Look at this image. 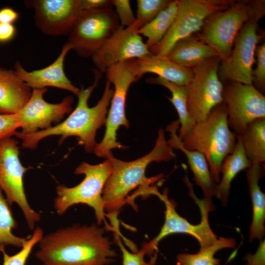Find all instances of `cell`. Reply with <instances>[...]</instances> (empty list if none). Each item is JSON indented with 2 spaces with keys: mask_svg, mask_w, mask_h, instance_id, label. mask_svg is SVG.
<instances>
[{
  "mask_svg": "<svg viewBox=\"0 0 265 265\" xmlns=\"http://www.w3.org/2000/svg\"><path fill=\"white\" fill-rule=\"evenodd\" d=\"M106 228L73 224L43 235L35 255L42 265H109L118 256Z\"/></svg>",
  "mask_w": 265,
  "mask_h": 265,
  "instance_id": "1",
  "label": "cell"
},
{
  "mask_svg": "<svg viewBox=\"0 0 265 265\" xmlns=\"http://www.w3.org/2000/svg\"><path fill=\"white\" fill-rule=\"evenodd\" d=\"M93 71L95 74L93 83L87 88L82 87L80 89L77 95V105L64 121L30 134H23L20 132H15L16 136L22 140L23 148L34 149L41 140L51 136H59V144L68 137L75 136L79 144L84 147L86 152H94L97 144L96 132L105 125L107 108L113 95V89L111 87L110 81L107 80L101 98L95 106L89 107L88 105L89 98L98 85L102 75V73L97 69Z\"/></svg>",
  "mask_w": 265,
  "mask_h": 265,
  "instance_id": "2",
  "label": "cell"
},
{
  "mask_svg": "<svg viewBox=\"0 0 265 265\" xmlns=\"http://www.w3.org/2000/svg\"><path fill=\"white\" fill-rule=\"evenodd\" d=\"M175 158L173 149L168 144L162 128L158 131L153 149L145 156L131 161L120 160L113 155L110 156L107 159L111 161L112 171L102 194L106 215H117L122 207L128 204L129 193L137 187L141 196L152 195L156 187L152 185L163 176L147 177L145 174L147 166L154 161H169Z\"/></svg>",
  "mask_w": 265,
  "mask_h": 265,
  "instance_id": "3",
  "label": "cell"
},
{
  "mask_svg": "<svg viewBox=\"0 0 265 265\" xmlns=\"http://www.w3.org/2000/svg\"><path fill=\"white\" fill-rule=\"evenodd\" d=\"M237 137L229 127L226 106L223 102L213 108L205 120L195 123L182 140L186 148L204 155L217 184L222 164L234 151Z\"/></svg>",
  "mask_w": 265,
  "mask_h": 265,
  "instance_id": "4",
  "label": "cell"
},
{
  "mask_svg": "<svg viewBox=\"0 0 265 265\" xmlns=\"http://www.w3.org/2000/svg\"><path fill=\"white\" fill-rule=\"evenodd\" d=\"M111 171L112 165L108 159L97 164L85 161L80 163L74 172L76 175H84L79 184L73 187L59 185L56 187L53 207L56 213L62 215L72 206L85 204L93 209L97 224L101 225L106 221V216L103 191Z\"/></svg>",
  "mask_w": 265,
  "mask_h": 265,
  "instance_id": "5",
  "label": "cell"
},
{
  "mask_svg": "<svg viewBox=\"0 0 265 265\" xmlns=\"http://www.w3.org/2000/svg\"><path fill=\"white\" fill-rule=\"evenodd\" d=\"M265 4L264 0H235L227 9L211 15L196 35L216 51L221 62L225 61L243 25Z\"/></svg>",
  "mask_w": 265,
  "mask_h": 265,
  "instance_id": "6",
  "label": "cell"
},
{
  "mask_svg": "<svg viewBox=\"0 0 265 265\" xmlns=\"http://www.w3.org/2000/svg\"><path fill=\"white\" fill-rule=\"evenodd\" d=\"M131 60L114 64L105 72L107 80L113 84L114 88L105 123V133L93 152L99 157L106 159L112 155L113 149L125 148L118 142L117 132L121 126L128 129L130 126L125 110L127 95L131 85L138 80L132 70Z\"/></svg>",
  "mask_w": 265,
  "mask_h": 265,
  "instance_id": "7",
  "label": "cell"
},
{
  "mask_svg": "<svg viewBox=\"0 0 265 265\" xmlns=\"http://www.w3.org/2000/svg\"><path fill=\"white\" fill-rule=\"evenodd\" d=\"M186 186L189 195L194 199L200 209V222L196 225L189 223L178 213L176 205L168 197L167 190L165 189L162 193L159 192L157 196L164 204L165 220L157 236L146 242L151 254L154 255L157 252L158 244L163 238L174 234H186L193 237L198 241L200 249L212 244L218 238L212 232L209 222V213L213 209L212 202L205 198H198L194 192L192 184L189 183Z\"/></svg>",
  "mask_w": 265,
  "mask_h": 265,
  "instance_id": "8",
  "label": "cell"
},
{
  "mask_svg": "<svg viewBox=\"0 0 265 265\" xmlns=\"http://www.w3.org/2000/svg\"><path fill=\"white\" fill-rule=\"evenodd\" d=\"M234 0H177L174 20L162 40L149 50L152 54L165 56L178 41L199 32L212 14L224 10Z\"/></svg>",
  "mask_w": 265,
  "mask_h": 265,
  "instance_id": "9",
  "label": "cell"
},
{
  "mask_svg": "<svg viewBox=\"0 0 265 265\" xmlns=\"http://www.w3.org/2000/svg\"><path fill=\"white\" fill-rule=\"evenodd\" d=\"M265 14V7L252 16L240 29L229 57L226 61L220 62L218 76L221 81L253 84L256 50L262 37L258 22Z\"/></svg>",
  "mask_w": 265,
  "mask_h": 265,
  "instance_id": "10",
  "label": "cell"
},
{
  "mask_svg": "<svg viewBox=\"0 0 265 265\" xmlns=\"http://www.w3.org/2000/svg\"><path fill=\"white\" fill-rule=\"evenodd\" d=\"M121 26L112 8L81 12L66 42L80 56H93Z\"/></svg>",
  "mask_w": 265,
  "mask_h": 265,
  "instance_id": "11",
  "label": "cell"
},
{
  "mask_svg": "<svg viewBox=\"0 0 265 265\" xmlns=\"http://www.w3.org/2000/svg\"><path fill=\"white\" fill-rule=\"evenodd\" d=\"M18 142L12 137L0 141V188L9 205H18L28 227L31 230L41 219V215L29 205L25 192L23 177L28 168L19 158Z\"/></svg>",
  "mask_w": 265,
  "mask_h": 265,
  "instance_id": "12",
  "label": "cell"
},
{
  "mask_svg": "<svg viewBox=\"0 0 265 265\" xmlns=\"http://www.w3.org/2000/svg\"><path fill=\"white\" fill-rule=\"evenodd\" d=\"M221 60L212 57L192 68V78L186 86L187 108L195 123L205 120L213 108L223 103V84L218 76Z\"/></svg>",
  "mask_w": 265,
  "mask_h": 265,
  "instance_id": "13",
  "label": "cell"
},
{
  "mask_svg": "<svg viewBox=\"0 0 265 265\" xmlns=\"http://www.w3.org/2000/svg\"><path fill=\"white\" fill-rule=\"evenodd\" d=\"M222 96L229 127L238 135L252 122L265 118V97L253 84L226 82Z\"/></svg>",
  "mask_w": 265,
  "mask_h": 265,
  "instance_id": "14",
  "label": "cell"
},
{
  "mask_svg": "<svg viewBox=\"0 0 265 265\" xmlns=\"http://www.w3.org/2000/svg\"><path fill=\"white\" fill-rule=\"evenodd\" d=\"M25 3L34 9L36 27L51 36L69 35L82 11L80 0H32Z\"/></svg>",
  "mask_w": 265,
  "mask_h": 265,
  "instance_id": "15",
  "label": "cell"
},
{
  "mask_svg": "<svg viewBox=\"0 0 265 265\" xmlns=\"http://www.w3.org/2000/svg\"><path fill=\"white\" fill-rule=\"evenodd\" d=\"M48 89L34 88L28 101L17 113L23 134H30L52 127L59 122L65 115L71 112L73 98L65 97L61 102L52 104L46 102L44 95Z\"/></svg>",
  "mask_w": 265,
  "mask_h": 265,
  "instance_id": "16",
  "label": "cell"
},
{
  "mask_svg": "<svg viewBox=\"0 0 265 265\" xmlns=\"http://www.w3.org/2000/svg\"><path fill=\"white\" fill-rule=\"evenodd\" d=\"M139 29L135 23L127 27L121 26L92 56L97 70L105 72L114 64L152 54L138 34Z\"/></svg>",
  "mask_w": 265,
  "mask_h": 265,
  "instance_id": "17",
  "label": "cell"
},
{
  "mask_svg": "<svg viewBox=\"0 0 265 265\" xmlns=\"http://www.w3.org/2000/svg\"><path fill=\"white\" fill-rule=\"evenodd\" d=\"M70 50L71 47L65 43L57 58L48 66L39 70L27 71L17 61L14 65V70L31 89L54 87L67 90L77 96L80 89L72 83L64 70L65 59Z\"/></svg>",
  "mask_w": 265,
  "mask_h": 265,
  "instance_id": "18",
  "label": "cell"
},
{
  "mask_svg": "<svg viewBox=\"0 0 265 265\" xmlns=\"http://www.w3.org/2000/svg\"><path fill=\"white\" fill-rule=\"evenodd\" d=\"M179 122L175 120L168 125L166 130L170 132L168 144L173 148L179 149L186 155L188 164L193 175L196 184L202 189L205 199L212 201L215 195L217 184L214 182L204 155L201 153L188 150L183 145L182 139L177 134Z\"/></svg>",
  "mask_w": 265,
  "mask_h": 265,
  "instance_id": "19",
  "label": "cell"
},
{
  "mask_svg": "<svg viewBox=\"0 0 265 265\" xmlns=\"http://www.w3.org/2000/svg\"><path fill=\"white\" fill-rule=\"evenodd\" d=\"M131 64L138 80L145 74L153 73L171 82L187 86L192 78L191 69L177 64L166 56L149 54L131 59Z\"/></svg>",
  "mask_w": 265,
  "mask_h": 265,
  "instance_id": "20",
  "label": "cell"
},
{
  "mask_svg": "<svg viewBox=\"0 0 265 265\" xmlns=\"http://www.w3.org/2000/svg\"><path fill=\"white\" fill-rule=\"evenodd\" d=\"M31 94V88L14 70L0 68V114L18 113Z\"/></svg>",
  "mask_w": 265,
  "mask_h": 265,
  "instance_id": "21",
  "label": "cell"
},
{
  "mask_svg": "<svg viewBox=\"0 0 265 265\" xmlns=\"http://www.w3.org/2000/svg\"><path fill=\"white\" fill-rule=\"evenodd\" d=\"M166 56L177 64L190 69L212 57H218L216 51L200 40L196 33L177 41Z\"/></svg>",
  "mask_w": 265,
  "mask_h": 265,
  "instance_id": "22",
  "label": "cell"
},
{
  "mask_svg": "<svg viewBox=\"0 0 265 265\" xmlns=\"http://www.w3.org/2000/svg\"><path fill=\"white\" fill-rule=\"evenodd\" d=\"M264 173L263 164H252L246 170V179L253 208L249 241L263 240L265 234V195L259 183Z\"/></svg>",
  "mask_w": 265,
  "mask_h": 265,
  "instance_id": "23",
  "label": "cell"
},
{
  "mask_svg": "<svg viewBox=\"0 0 265 265\" xmlns=\"http://www.w3.org/2000/svg\"><path fill=\"white\" fill-rule=\"evenodd\" d=\"M251 164L246 156L240 138L238 135L234 151L224 159L222 164V177L216 187L214 196L221 201L223 206H226L228 203L233 180L238 173L246 170Z\"/></svg>",
  "mask_w": 265,
  "mask_h": 265,
  "instance_id": "24",
  "label": "cell"
},
{
  "mask_svg": "<svg viewBox=\"0 0 265 265\" xmlns=\"http://www.w3.org/2000/svg\"><path fill=\"white\" fill-rule=\"evenodd\" d=\"M147 81L151 83L162 85L170 91L171 97L167 98L178 113L180 126L178 136L181 139H183L195 123L191 119L188 110L186 86L179 85L159 77L148 79Z\"/></svg>",
  "mask_w": 265,
  "mask_h": 265,
  "instance_id": "25",
  "label": "cell"
},
{
  "mask_svg": "<svg viewBox=\"0 0 265 265\" xmlns=\"http://www.w3.org/2000/svg\"><path fill=\"white\" fill-rule=\"evenodd\" d=\"M240 138L246 156L251 164H263L265 161V118L249 124Z\"/></svg>",
  "mask_w": 265,
  "mask_h": 265,
  "instance_id": "26",
  "label": "cell"
},
{
  "mask_svg": "<svg viewBox=\"0 0 265 265\" xmlns=\"http://www.w3.org/2000/svg\"><path fill=\"white\" fill-rule=\"evenodd\" d=\"M177 7V0H171L155 18L138 30V34L147 38L145 44L149 49L159 43L166 34L174 20Z\"/></svg>",
  "mask_w": 265,
  "mask_h": 265,
  "instance_id": "27",
  "label": "cell"
},
{
  "mask_svg": "<svg viewBox=\"0 0 265 265\" xmlns=\"http://www.w3.org/2000/svg\"><path fill=\"white\" fill-rule=\"evenodd\" d=\"M234 238L219 237L212 244L200 249L196 254L181 253L176 258L177 265H219L220 260L214 257L215 254L224 248L236 247Z\"/></svg>",
  "mask_w": 265,
  "mask_h": 265,
  "instance_id": "28",
  "label": "cell"
},
{
  "mask_svg": "<svg viewBox=\"0 0 265 265\" xmlns=\"http://www.w3.org/2000/svg\"><path fill=\"white\" fill-rule=\"evenodd\" d=\"M0 188V251L11 245L22 248L27 238L17 236L12 232L17 227L11 210Z\"/></svg>",
  "mask_w": 265,
  "mask_h": 265,
  "instance_id": "29",
  "label": "cell"
},
{
  "mask_svg": "<svg viewBox=\"0 0 265 265\" xmlns=\"http://www.w3.org/2000/svg\"><path fill=\"white\" fill-rule=\"evenodd\" d=\"M114 241L122 252V265H155L157 260V252L151 257L149 262L145 261L146 256H150L146 242L143 243L141 248L135 252H131L124 245L121 239L120 230L114 231Z\"/></svg>",
  "mask_w": 265,
  "mask_h": 265,
  "instance_id": "30",
  "label": "cell"
},
{
  "mask_svg": "<svg viewBox=\"0 0 265 265\" xmlns=\"http://www.w3.org/2000/svg\"><path fill=\"white\" fill-rule=\"evenodd\" d=\"M170 1V0H137L135 24L141 28L155 18Z\"/></svg>",
  "mask_w": 265,
  "mask_h": 265,
  "instance_id": "31",
  "label": "cell"
},
{
  "mask_svg": "<svg viewBox=\"0 0 265 265\" xmlns=\"http://www.w3.org/2000/svg\"><path fill=\"white\" fill-rule=\"evenodd\" d=\"M44 235L42 229L36 227L29 238L27 239L24 246L18 253L12 255H8L5 249L1 251L3 254L2 265H26L32 250Z\"/></svg>",
  "mask_w": 265,
  "mask_h": 265,
  "instance_id": "32",
  "label": "cell"
},
{
  "mask_svg": "<svg viewBox=\"0 0 265 265\" xmlns=\"http://www.w3.org/2000/svg\"><path fill=\"white\" fill-rule=\"evenodd\" d=\"M255 56L257 58V66L252 71V76L254 86L260 92L265 89V43L264 42L257 46Z\"/></svg>",
  "mask_w": 265,
  "mask_h": 265,
  "instance_id": "33",
  "label": "cell"
},
{
  "mask_svg": "<svg viewBox=\"0 0 265 265\" xmlns=\"http://www.w3.org/2000/svg\"><path fill=\"white\" fill-rule=\"evenodd\" d=\"M112 5L116 12L121 26L127 27L133 25L136 22L132 10L130 1L128 0H111Z\"/></svg>",
  "mask_w": 265,
  "mask_h": 265,
  "instance_id": "34",
  "label": "cell"
},
{
  "mask_svg": "<svg viewBox=\"0 0 265 265\" xmlns=\"http://www.w3.org/2000/svg\"><path fill=\"white\" fill-rule=\"evenodd\" d=\"M20 128L17 114H0V141L10 137Z\"/></svg>",
  "mask_w": 265,
  "mask_h": 265,
  "instance_id": "35",
  "label": "cell"
},
{
  "mask_svg": "<svg viewBox=\"0 0 265 265\" xmlns=\"http://www.w3.org/2000/svg\"><path fill=\"white\" fill-rule=\"evenodd\" d=\"M265 239L260 241L256 252L253 254H248L244 257L247 261L246 265H265Z\"/></svg>",
  "mask_w": 265,
  "mask_h": 265,
  "instance_id": "36",
  "label": "cell"
},
{
  "mask_svg": "<svg viewBox=\"0 0 265 265\" xmlns=\"http://www.w3.org/2000/svg\"><path fill=\"white\" fill-rule=\"evenodd\" d=\"M81 11L112 8L110 0H80Z\"/></svg>",
  "mask_w": 265,
  "mask_h": 265,
  "instance_id": "37",
  "label": "cell"
},
{
  "mask_svg": "<svg viewBox=\"0 0 265 265\" xmlns=\"http://www.w3.org/2000/svg\"><path fill=\"white\" fill-rule=\"evenodd\" d=\"M16 28L12 24L0 23V42H6L14 37Z\"/></svg>",
  "mask_w": 265,
  "mask_h": 265,
  "instance_id": "38",
  "label": "cell"
},
{
  "mask_svg": "<svg viewBox=\"0 0 265 265\" xmlns=\"http://www.w3.org/2000/svg\"><path fill=\"white\" fill-rule=\"evenodd\" d=\"M19 17V14L14 9L9 7H4L0 9V23L12 24Z\"/></svg>",
  "mask_w": 265,
  "mask_h": 265,
  "instance_id": "39",
  "label": "cell"
}]
</instances>
